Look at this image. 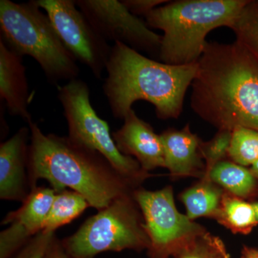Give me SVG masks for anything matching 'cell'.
Segmentation results:
<instances>
[{"label": "cell", "mask_w": 258, "mask_h": 258, "mask_svg": "<svg viewBox=\"0 0 258 258\" xmlns=\"http://www.w3.org/2000/svg\"><path fill=\"white\" fill-rule=\"evenodd\" d=\"M191 87V109L205 121L258 131V60L239 42L208 41Z\"/></svg>", "instance_id": "cell-1"}, {"label": "cell", "mask_w": 258, "mask_h": 258, "mask_svg": "<svg viewBox=\"0 0 258 258\" xmlns=\"http://www.w3.org/2000/svg\"><path fill=\"white\" fill-rule=\"evenodd\" d=\"M30 129L28 170L31 189L37 180H47L56 193L70 188L81 194L98 211L115 199L133 194L135 187L99 153L69 137L45 134L33 121ZM32 191V190H31Z\"/></svg>", "instance_id": "cell-2"}, {"label": "cell", "mask_w": 258, "mask_h": 258, "mask_svg": "<svg viewBox=\"0 0 258 258\" xmlns=\"http://www.w3.org/2000/svg\"><path fill=\"white\" fill-rule=\"evenodd\" d=\"M197 70L198 63H164L116 42L107 63L103 92L115 118L124 119L135 102L144 101L154 106L160 119H175L182 113Z\"/></svg>", "instance_id": "cell-3"}, {"label": "cell", "mask_w": 258, "mask_h": 258, "mask_svg": "<svg viewBox=\"0 0 258 258\" xmlns=\"http://www.w3.org/2000/svg\"><path fill=\"white\" fill-rule=\"evenodd\" d=\"M247 0H178L158 7L146 17L150 28L164 32L159 58L164 63H198L215 29L230 28Z\"/></svg>", "instance_id": "cell-4"}, {"label": "cell", "mask_w": 258, "mask_h": 258, "mask_svg": "<svg viewBox=\"0 0 258 258\" xmlns=\"http://www.w3.org/2000/svg\"><path fill=\"white\" fill-rule=\"evenodd\" d=\"M0 30L5 45L22 57H32L50 83L78 79L77 60L64 46L36 0L23 3L1 0Z\"/></svg>", "instance_id": "cell-5"}, {"label": "cell", "mask_w": 258, "mask_h": 258, "mask_svg": "<svg viewBox=\"0 0 258 258\" xmlns=\"http://www.w3.org/2000/svg\"><path fill=\"white\" fill-rule=\"evenodd\" d=\"M133 194L115 199L107 208L89 217L74 235L62 241L74 258H93L103 252L149 249L143 216Z\"/></svg>", "instance_id": "cell-6"}, {"label": "cell", "mask_w": 258, "mask_h": 258, "mask_svg": "<svg viewBox=\"0 0 258 258\" xmlns=\"http://www.w3.org/2000/svg\"><path fill=\"white\" fill-rule=\"evenodd\" d=\"M58 98L73 142L99 153L135 188L151 176L134 158L118 150L108 123L98 116L91 104L90 90L84 81L76 79L59 86Z\"/></svg>", "instance_id": "cell-7"}, {"label": "cell", "mask_w": 258, "mask_h": 258, "mask_svg": "<svg viewBox=\"0 0 258 258\" xmlns=\"http://www.w3.org/2000/svg\"><path fill=\"white\" fill-rule=\"evenodd\" d=\"M133 198L142 211L153 258L174 257L190 241L206 231L178 211L171 186L154 191L135 189Z\"/></svg>", "instance_id": "cell-8"}, {"label": "cell", "mask_w": 258, "mask_h": 258, "mask_svg": "<svg viewBox=\"0 0 258 258\" xmlns=\"http://www.w3.org/2000/svg\"><path fill=\"white\" fill-rule=\"evenodd\" d=\"M50 18L61 41L76 60L101 79L112 47L93 28L74 0H36Z\"/></svg>", "instance_id": "cell-9"}, {"label": "cell", "mask_w": 258, "mask_h": 258, "mask_svg": "<svg viewBox=\"0 0 258 258\" xmlns=\"http://www.w3.org/2000/svg\"><path fill=\"white\" fill-rule=\"evenodd\" d=\"M79 10L107 42H119L134 50L159 57L162 36L117 0H78Z\"/></svg>", "instance_id": "cell-10"}, {"label": "cell", "mask_w": 258, "mask_h": 258, "mask_svg": "<svg viewBox=\"0 0 258 258\" xmlns=\"http://www.w3.org/2000/svg\"><path fill=\"white\" fill-rule=\"evenodd\" d=\"M51 187L36 186L16 211L10 212L2 225H10L0 234V258H11L42 230L55 196Z\"/></svg>", "instance_id": "cell-11"}, {"label": "cell", "mask_w": 258, "mask_h": 258, "mask_svg": "<svg viewBox=\"0 0 258 258\" xmlns=\"http://www.w3.org/2000/svg\"><path fill=\"white\" fill-rule=\"evenodd\" d=\"M30 129L23 127L0 145V198L23 203L31 192L28 164Z\"/></svg>", "instance_id": "cell-12"}, {"label": "cell", "mask_w": 258, "mask_h": 258, "mask_svg": "<svg viewBox=\"0 0 258 258\" xmlns=\"http://www.w3.org/2000/svg\"><path fill=\"white\" fill-rule=\"evenodd\" d=\"M123 120L121 128L113 134L118 150L125 156L135 157L147 172L165 167L160 136L154 132L152 125L141 119L133 109Z\"/></svg>", "instance_id": "cell-13"}, {"label": "cell", "mask_w": 258, "mask_h": 258, "mask_svg": "<svg viewBox=\"0 0 258 258\" xmlns=\"http://www.w3.org/2000/svg\"><path fill=\"white\" fill-rule=\"evenodd\" d=\"M165 167L176 177L200 176L205 171L201 140L186 124L181 129L169 128L160 134Z\"/></svg>", "instance_id": "cell-14"}, {"label": "cell", "mask_w": 258, "mask_h": 258, "mask_svg": "<svg viewBox=\"0 0 258 258\" xmlns=\"http://www.w3.org/2000/svg\"><path fill=\"white\" fill-rule=\"evenodd\" d=\"M0 97L9 113L29 123L32 121L28 106L30 102L26 69L23 57L10 50L0 39Z\"/></svg>", "instance_id": "cell-15"}, {"label": "cell", "mask_w": 258, "mask_h": 258, "mask_svg": "<svg viewBox=\"0 0 258 258\" xmlns=\"http://www.w3.org/2000/svg\"><path fill=\"white\" fill-rule=\"evenodd\" d=\"M224 191L211 179H202L200 182L181 194V200L190 220L203 217L215 218L221 205Z\"/></svg>", "instance_id": "cell-16"}, {"label": "cell", "mask_w": 258, "mask_h": 258, "mask_svg": "<svg viewBox=\"0 0 258 258\" xmlns=\"http://www.w3.org/2000/svg\"><path fill=\"white\" fill-rule=\"evenodd\" d=\"M215 219L235 234L249 233L258 223L252 204L246 203L227 191L224 192Z\"/></svg>", "instance_id": "cell-17"}, {"label": "cell", "mask_w": 258, "mask_h": 258, "mask_svg": "<svg viewBox=\"0 0 258 258\" xmlns=\"http://www.w3.org/2000/svg\"><path fill=\"white\" fill-rule=\"evenodd\" d=\"M210 179L227 192L241 199L247 198L255 188V177L251 171L233 161L219 162L210 171Z\"/></svg>", "instance_id": "cell-18"}, {"label": "cell", "mask_w": 258, "mask_h": 258, "mask_svg": "<svg viewBox=\"0 0 258 258\" xmlns=\"http://www.w3.org/2000/svg\"><path fill=\"white\" fill-rule=\"evenodd\" d=\"M90 207L86 199L73 190L64 189L56 193L42 230L55 232L59 227L79 217Z\"/></svg>", "instance_id": "cell-19"}, {"label": "cell", "mask_w": 258, "mask_h": 258, "mask_svg": "<svg viewBox=\"0 0 258 258\" xmlns=\"http://www.w3.org/2000/svg\"><path fill=\"white\" fill-rule=\"evenodd\" d=\"M230 28L235 33V41L258 60V0H247Z\"/></svg>", "instance_id": "cell-20"}, {"label": "cell", "mask_w": 258, "mask_h": 258, "mask_svg": "<svg viewBox=\"0 0 258 258\" xmlns=\"http://www.w3.org/2000/svg\"><path fill=\"white\" fill-rule=\"evenodd\" d=\"M228 157L239 165H253L258 161V131L242 126L234 128Z\"/></svg>", "instance_id": "cell-21"}, {"label": "cell", "mask_w": 258, "mask_h": 258, "mask_svg": "<svg viewBox=\"0 0 258 258\" xmlns=\"http://www.w3.org/2000/svg\"><path fill=\"white\" fill-rule=\"evenodd\" d=\"M174 258H230L223 241L205 232L195 237Z\"/></svg>", "instance_id": "cell-22"}, {"label": "cell", "mask_w": 258, "mask_h": 258, "mask_svg": "<svg viewBox=\"0 0 258 258\" xmlns=\"http://www.w3.org/2000/svg\"><path fill=\"white\" fill-rule=\"evenodd\" d=\"M232 131L219 130L209 142H202L201 152L205 161V171L202 179H210V173L214 166L225 160L228 156Z\"/></svg>", "instance_id": "cell-23"}, {"label": "cell", "mask_w": 258, "mask_h": 258, "mask_svg": "<svg viewBox=\"0 0 258 258\" xmlns=\"http://www.w3.org/2000/svg\"><path fill=\"white\" fill-rule=\"evenodd\" d=\"M55 232L40 231L11 258H45Z\"/></svg>", "instance_id": "cell-24"}, {"label": "cell", "mask_w": 258, "mask_h": 258, "mask_svg": "<svg viewBox=\"0 0 258 258\" xmlns=\"http://www.w3.org/2000/svg\"><path fill=\"white\" fill-rule=\"evenodd\" d=\"M169 0H123L121 3L132 14L147 17L159 5H165Z\"/></svg>", "instance_id": "cell-25"}, {"label": "cell", "mask_w": 258, "mask_h": 258, "mask_svg": "<svg viewBox=\"0 0 258 258\" xmlns=\"http://www.w3.org/2000/svg\"><path fill=\"white\" fill-rule=\"evenodd\" d=\"M45 258H74L64 249L62 241L55 237L51 241Z\"/></svg>", "instance_id": "cell-26"}, {"label": "cell", "mask_w": 258, "mask_h": 258, "mask_svg": "<svg viewBox=\"0 0 258 258\" xmlns=\"http://www.w3.org/2000/svg\"><path fill=\"white\" fill-rule=\"evenodd\" d=\"M242 258H258V249L244 246L242 250Z\"/></svg>", "instance_id": "cell-27"}, {"label": "cell", "mask_w": 258, "mask_h": 258, "mask_svg": "<svg viewBox=\"0 0 258 258\" xmlns=\"http://www.w3.org/2000/svg\"><path fill=\"white\" fill-rule=\"evenodd\" d=\"M251 172L252 173L254 177L257 178L258 179V161H256L255 163L252 165L250 169Z\"/></svg>", "instance_id": "cell-28"}, {"label": "cell", "mask_w": 258, "mask_h": 258, "mask_svg": "<svg viewBox=\"0 0 258 258\" xmlns=\"http://www.w3.org/2000/svg\"><path fill=\"white\" fill-rule=\"evenodd\" d=\"M252 205L253 206L254 211H255L256 217H257L258 221V203H254Z\"/></svg>", "instance_id": "cell-29"}]
</instances>
